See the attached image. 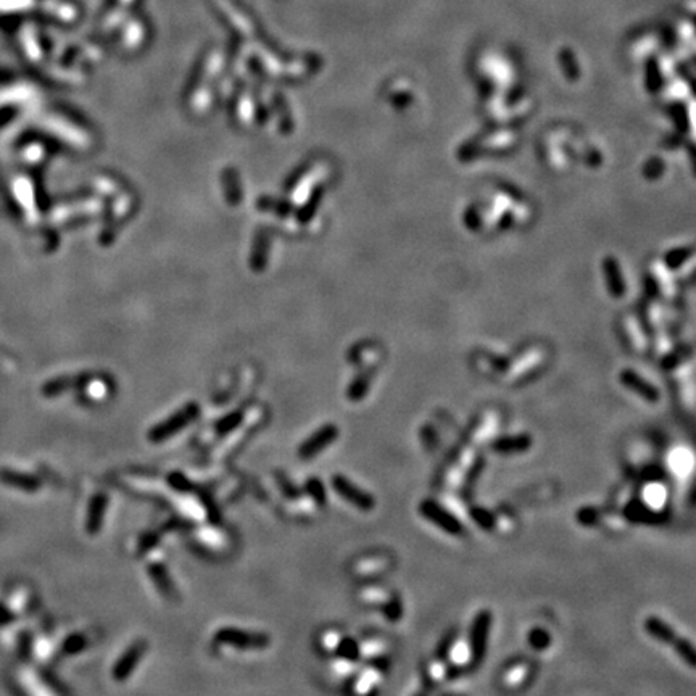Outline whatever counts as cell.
<instances>
[{"label": "cell", "mask_w": 696, "mask_h": 696, "mask_svg": "<svg viewBox=\"0 0 696 696\" xmlns=\"http://www.w3.org/2000/svg\"><path fill=\"white\" fill-rule=\"evenodd\" d=\"M198 416H200V405L195 401L187 403V405L179 408V410L172 413L171 416L166 417V420L155 424V426L150 429L147 434L149 442L163 443L166 440H170V438L175 437L176 434L184 431L189 424L197 421Z\"/></svg>", "instance_id": "cell-1"}, {"label": "cell", "mask_w": 696, "mask_h": 696, "mask_svg": "<svg viewBox=\"0 0 696 696\" xmlns=\"http://www.w3.org/2000/svg\"><path fill=\"white\" fill-rule=\"evenodd\" d=\"M645 630L654 640L672 646L690 667L696 669V646H693V643L687 638L679 637L671 625L659 619V617L651 616L645 621Z\"/></svg>", "instance_id": "cell-2"}, {"label": "cell", "mask_w": 696, "mask_h": 696, "mask_svg": "<svg viewBox=\"0 0 696 696\" xmlns=\"http://www.w3.org/2000/svg\"><path fill=\"white\" fill-rule=\"evenodd\" d=\"M214 642L242 651L265 650L269 646V637L260 632L242 630L237 627H223L214 633Z\"/></svg>", "instance_id": "cell-3"}, {"label": "cell", "mask_w": 696, "mask_h": 696, "mask_svg": "<svg viewBox=\"0 0 696 696\" xmlns=\"http://www.w3.org/2000/svg\"><path fill=\"white\" fill-rule=\"evenodd\" d=\"M332 489L336 490V494L340 498L347 501L352 506L357 508L360 511H373L376 506L374 496L368 494L364 489H361L360 485H357L353 480H350L348 477H345L342 474L332 475Z\"/></svg>", "instance_id": "cell-4"}, {"label": "cell", "mask_w": 696, "mask_h": 696, "mask_svg": "<svg viewBox=\"0 0 696 696\" xmlns=\"http://www.w3.org/2000/svg\"><path fill=\"white\" fill-rule=\"evenodd\" d=\"M339 437V427L334 424H326V426L319 427L318 431L311 434L310 437L298 447V458L300 459H313L319 453H323L329 445L334 443Z\"/></svg>", "instance_id": "cell-5"}, {"label": "cell", "mask_w": 696, "mask_h": 696, "mask_svg": "<svg viewBox=\"0 0 696 696\" xmlns=\"http://www.w3.org/2000/svg\"><path fill=\"white\" fill-rule=\"evenodd\" d=\"M145 651H147V642L144 640L134 642L133 645L128 646L126 650L123 651L121 656L118 658V661L113 664L112 677L117 680V682H124V680H128L131 675L134 674L135 667L139 666V662L142 661Z\"/></svg>", "instance_id": "cell-6"}, {"label": "cell", "mask_w": 696, "mask_h": 696, "mask_svg": "<svg viewBox=\"0 0 696 696\" xmlns=\"http://www.w3.org/2000/svg\"><path fill=\"white\" fill-rule=\"evenodd\" d=\"M420 511L427 521H431L432 524L440 527L443 532L452 533V535H459V533H463L461 522H459L457 517L452 514V512H448L447 510H445L443 506L437 505L436 501H432V500L421 501Z\"/></svg>", "instance_id": "cell-7"}, {"label": "cell", "mask_w": 696, "mask_h": 696, "mask_svg": "<svg viewBox=\"0 0 696 696\" xmlns=\"http://www.w3.org/2000/svg\"><path fill=\"white\" fill-rule=\"evenodd\" d=\"M491 625V614L489 611H480L475 616V621L471 630V658L474 661H480L485 654L487 640H489V630Z\"/></svg>", "instance_id": "cell-8"}, {"label": "cell", "mask_w": 696, "mask_h": 696, "mask_svg": "<svg viewBox=\"0 0 696 696\" xmlns=\"http://www.w3.org/2000/svg\"><path fill=\"white\" fill-rule=\"evenodd\" d=\"M108 508V495L97 491L91 496L86 512V532L89 535H97L102 531Z\"/></svg>", "instance_id": "cell-9"}, {"label": "cell", "mask_w": 696, "mask_h": 696, "mask_svg": "<svg viewBox=\"0 0 696 696\" xmlns=\"http://www.w3.org/2000/svg\"><path fill=\"white\" fill-rule=\"evenodd\" d=\"M0 482L7 487H12V489L24 491V494H36L43 487V480L36 477L34 474L10 468L0 469Z\"/></svg>", "instance_id": "cell-10"}, {"label": "cell", "mask_w": 696, "mask_h": 696, "mask_svg": "<svg viewBox=\"0 0 696 696\" xmlns=\"http://www.w3.org/2000/svg\"><path fill=\"white\" fill-rule=\"evenodd\" d=\"M147 572L150 575L151 582H154L155 587L158 588V591L165 596V598H175L176 587H175V584H172L168 569H166L163 564L150 563L149 568H147Z\"/></svg>", "instance_id": "cell-11"}, {"label": "cell", "mask_w": 696, "mask_h": 696, "mask_svg": "<svg viewBox=\"0 0 696 696\" xmlns=\"http://www.w3.org/2000/svg\"><path fill=\"white\" fill-rule=\"evenodd\" d=\"M622 384L625 387H629L630 390L637 392L638 395L643 397L646 401L650 403H658L659 401V392L654 389L650 382L643 380L642 378H638L635 373H630V371H625L624 374L621 376Z\"/></svg>", "instance_id": "cell-12"}, {"label": "cell", "mask_w": 696, "mask_h": 696, "mask_svg": "<svg viewBox=\"0 0 696 696\" xmlns=\"http://www.w3.org/2000/svg\"><path fill=\"white\" fill-rule=\"evenodd\" d=\"M532 445L531 437L519 436V437H508L494 443V450L496 453H521Z\"/></svg>", "instance_id": "cell-13"}, {"label": "cell", "mask_w": 696, "mask_h": 696, "mask_svg": "<svg viewBox=\"0 0 696 696\" xmlns=\"http://www.w3.org/2000/svg\"><path fill=\"white\" fill-rule=\"evenodd\" d=\"M87 648V638L82 633H71L64 642H61V651L66 656H75V654L82 653Z\"/></svg>", "instance_id": "cell-14"}, {"label": "cell", "mask_w": 696, "mask_h": 696, "mask_svg": "<svg viewBox=\"0 0 696 696\" xmlns=\"http://www.w3.org/2000/svg\"><path fill=\"white\" fill-rule=\"evenodd\" d=\"M242 421H244L242 413L234 411V413H229V415H226V416H223L221 420L214 424V429H216V432L219 434V436H226V434L235 431V429H237L240 424H242Z\"/></svg>", "instance_id": "cell-15"}, {"label": "cell", "mask_w": 696, "mask_h": 696, "mask_svg": "<svg viewBox=\"0 0 696 696\" xmlns=\"http://www.w3.org/2000/svg\"><path fill=\"white\" fill-rule=\"evenodd\" d=\"M645 496H646L648 505L661 506L664 498H666V491H664L662 487L653 485V487H648V490L645 491Z\"/></svg>", "instance_id": "cell-16"}, {"label": "cell", "mask_w": 696, "mask_h": 696, "mask_svg": "<svg viewBox=\"0 0 696 696\" xmlns=\"http://www.w3.org/2000/svg\"><path fill=\"white\" fill-rule=\"evenodd\" d=\"M690 463H692V458H690V454L685 452H682V450H679L677 453H674V457H672V464H674V468L675 471H679V473H685L690 468Z\"/></svg>", "instance_id": "cell-17"}, {"label": "cell", "mask_w": 696, "mask_h": 696, "mask_svg": "<svg viewBox=\"0 0 696 696\" xmlns=\"http://www.w3.org/2000/svg\"><path fill=\"white\" fill-rule=\"evenodd\" d=\"M20 656L22 659H28L31 650H33V635L28 630H24L20 637Z\"/></svg>", "instance_id": "cell-18"}, {"label": "cell", "mask_w": 696, "mask_h": 696, "mask_svg": "<svg viewBox=\"0 0 696 696\" xmlns=\"http://www.w3.org/2000/svg\"><path fill=\"white\" fill-rule=\"evenodd\" d=\"M528 640H531L532 646L535 648V650H543V648H547L548 643H549V638L545 633V630H538V629L531 633Z\"/></svg>", "instance_id": "cell-19"}, {"label": "cell", "mask_w": 696, "mask_h": 696, "mask_svg": "<svg viewBox=\"0 0 696 696\" xmlns=\"http://www.w3.org/2000/svg\"><path fill=\"white\" fill-rule=\"evenodd\" d=\"M366 392H368V384L366 382H355V384L352 385V389H350L348 392V395H350V399H352L353 401H360V399H363V397L366 395Z\"/></svg>", "instance_id": "cell-20"}, {"label": "cell", "mask_w": 696, "mask_h": 696, "mask_svg": "<svg viewBox=\"0 0 696 696\" xmlns=\"http://www.w3.org/2000/svg\"><path fill=\"white\" fill-rule=\"evenodd\" d=\"M17 621V614L10 611L3 603H0V627H7Z\"/></svg>", "instance_id": "cell-21"}]
</instances>
